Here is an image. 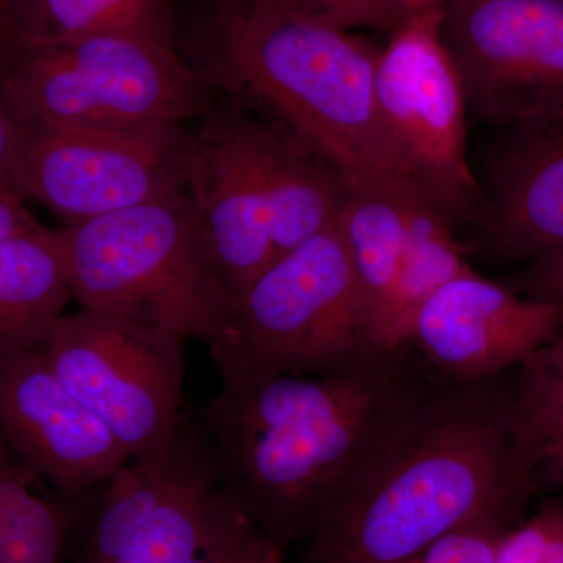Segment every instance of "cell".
<instances>
[{
  "label": "cell",
  "instance_id": "24",
  "mask_svg": "<svg viewBox=\"0 0 563 563\" xmlns=\"http://www.w3.org/2000/svg\"><path fill=\"white\" fill-rule=\"evenodd\" d=\"M282 3L306 11L312 16L344 29H373L391 33L398 29L399 20L391 0H279Z\"/></svg>",
  "mask_w": 563,
  "mask_h": 563
},
{
  "label": "cell",
  "instance_id": "25",
  "mask_svg": "<svg viewBox=\"0 0 563 563\" xmlns=\"http://www.w3.org/2000/svg\"><path fill=\"white\" fill-rule=\"evenodd\" d=\"M562 520L563 507L547 504L529 520L504 533L493 563H540Z\"/></svg>",
  "mask_w": 563,
  "mask_h": 563
},
{
  "label": "cell",
  "instance_id": "18",
  "mask_svg": "<svg viewBox=\"0 0 563 563\" xmlns=\"http://www.w3.org/2000/svg\"><path fill=\"white\" fill-rule=\"evenodd\" d=\"M70 296L52 229L0 243V351H43Z\"/></svg>",
  "mask_w": 563,
  "mask_h": 563
},
{
  "label": "cell",
  "instance_id": "9",
  "mask_svg": "<svg viewBox=\"0 0 563 563\" xmlns=\"http://www.w3.org/2000/svg\"><path fill=\"white\" fill-rule=\"evenodd\" d=\"M185 342L158 325L81 307L63 314L41 354L132 461H147L168 450L185 412Z\"/></svg>",
  "mask_w": 563,
  "mask_h": 563
},
{
  "label": "cell",
  "instance_id": "32",
  "mask_svg": "<svg viewBox=\"0 0 563 563\" xmlns=\"http://www.w3.org/2000/svg\"><path fill=\"white\" fill-rule=\"evenodd\" d=\"M547 465L553 470L555 476H558L559 479H561L563 483V455H561V457L554 459V461H551L550 463H547Z\"/></svg>",
  "mask_w": 563,
  "mask_h": 563
},
{
  "label": "cell",
  "instance_id": "8",
  "mask_svg": "<svg viewBox=\"0 0 563 563\" xmlns=\"http://www.w3.org/2000/svg\"><path fill=\"white\" fill-rule=\"evenodd\" d=\"M440 14H418L390 33L377 54L376 101L407 181L457 231L473 224L483 191L468 161V102Z\"/></svg>",
  "mask_w": 563,
  "mask_h": 563
},
{
  "label": "cell",
  "instance_id": "17",
  "mask_svg": "<svg viewBox=\"0 0 563 563\" xmlns=\"http://www.w3.org/2000/svg\"><path fill=\"white\" fill-rule=\"evenodd\" d=\"M410 195L418 192L390 185H350L336 220L368 306L376 347H388L393 301L406 251Z\"/></svg>",
  "mask_w": 563,
  "mask_h": 563
},
{
  "label": "cell",
  "instance_id": "22",
  "mask_svg": "<svg viewBox=\"0 0 563 563\" xmlns=\"http://www.w3.org/2000/svg\"><path fill=\"white\" fill-rule=\"evenodd\" d=\"M515 422L537 466L563 455V324L512 376Z\"/></svg>",
  "mask_w": 563,
  "mask_h": 563
},
{
  "label": "cell",
  "instance_id": "11",
  "mask_svg": "<svg viewBox=\"0 0 563 563\" xmlns=\"http://www.w3.org/2000/svg\"><path fill=\"white\" fill-rule=\"evenodd\" d=\"M440 35L468 111L506 129L563 107V0H448Z\"/></svg>",
  "mask_w": 563,
  "mask_h": 563
},
{
  "label": "cell",
  "instance_id": "1",
  "mask_svg": "<svg viewBox=\"0 0 563 563\" xmlns=\"http://www.w3.org/2000/svg\"><path fill=\"white\" fill-rule=\"evenodd\" d=\"M442 379L412 344L376 347L331 373L222 379L199 420L222 487L284 550L354 495Z\"/></svg>",
  "mask_w": 563,
  "mask_h": 563
},
{
  "label": "cell",
  "instance_id": "27",
  "mask_svg": "<svg viewBox=\"0 0 563 563\" xmlns=\"http://www.w3.org/2000/svg\"><path fill=\"white\" fill-rule=\"evenodd\" d=\"M40 225L25 207L24 199L5 185H0V243L21 233L35 231Z\"/></svg>",
  "mask_w": 563,
  "mask_h": 563
},
{
  "label": "cell",
  "instance_id": "23",
  "mask_svg": "<svg viewBox=\"0 0 563 563\" xmlns=\"http://www.w3.org/2000/svg\"><path fill=\"white\" fill-rule=\"evenodd\" d=\"M521 521L490 518L446 533L401 563H493L499 539Z\"/></svg>",
  "mask_w": 563,
  "mask_h": 563
},
{
  "label": "cell",
  "instance_id": "30",
  "mask_svg": "<svg viewBox=\"0 0 563 563\" xmlns=\"http://www.w3.org/2000/svg\"><path fill=\"white\" fill-rule=\"evenodd\" d=\"M448 0H391L393 9L398 16L399 24L418 16V14L429 13V11H439L443 9Z\"/></svg>",
  "mask_w": 563,
  "mask_h": 563
},
{
  "label": "cell",
  "instance_id": "33",
  "mask_svg": "<svg viewBox=\"0 0 563 563\" xmlns=\"http://www.w3.org/2000/svg\"><path fill=\"white\" fill-rule=\"evenodd\" d=\"M3 0H0V7H2Z\"/></svg>",
  "mask_w": 563,
  "mask_h": 563
},
{
  "label": "cell",
  "instance_id": "13",
  "mask_svg": "<svg viewBox=\"0 0 563 563\" xmlns=\"http://www.w3.org/2000/svg\"><path fill=\"white\" fill-rule=\"evenodd\" d=\"M0 432L70 501H84L132 461L38 351H0Z\"/></svg>",
  "mask_w": 563,
  "mask_h": 563
},
{
  "label": "cell",
  "instance_id": "2",
  "mask_svg": "<svg viewBox=\"0 0 563 563\" xmlns=\"http://www.w3.org/2000/svg\"><path fill=\"white\" fill-rule=\"evenodd\" d=\"M537 468L517 431L512 376L443 377L307 539L303 563H401L477 521H523Z\"/></svg>",
  "mask_w": 563,
  "mask_h": 563
},
{
  "label": "cell",
  "instance_id": "10",
  "mask_svg": "<svg viewBox=\"0 0 563 563\" xmlns=\"http://www.w3.org/2000/svg\"><path fill=\"white\" fill-rule=\"evenodd\" d=\"M14 187L63 222L181 195L191 131L185 124L128 131L20 128Z\"/></svg>",
  "mask_w": 563,
  "mask_h": 563
},
{
  "label": "cell",
  "instance_id": "28",
  "mask_svg": "<svg viewBox=\"0 0 563 563\" xmlns=\"http://www.w3.org/2000/svg\"><path fill=\"white\" fill-rule=\"evenodd\" d=\"M16 147V125L11 121L9 111L0 101V185H5V187L11 188L13 191H16V187H14Z\"/></svg>",
  "mask_w": 563,
  "mask_h": 563
},
{
  "label": "cell",
  "instance_id": "19",
  "mask_svg": "<svg viewBox=\"0 0 563 563\" xmlns=\"http://www.w3.org/2000/svg\"><path fill=\"white\" fill-rule=\"evenodd\" d=\"M85 499L52 488L0 432V563H69Z\"/></svg>",
  "mask_w": 563,
  "mask_h": 563
},
{
  "label": "cell",
  "instance_id": "6",
  "mask_svg": "<svg viewBox=\"0 0 563 563\" xmlns=\"http://www.w3.org/2000/svg\"><path fill=\"white\" fill-rule=\"evenodd\" d=\"M376 350L372 318L335 224L280 255L235 303L221 379L322 374Z\"/></svg>",
  "mask_w": 563,
  "mask_h": 563
},
{
  "label": "cell",
  "instance_id": "31",
  "mask_svg": "<svg viewBox=\"0 0 563 563\" xmlns=\"http://www.w3.org/2000/svg\"><path fill=\"white\" fill-rule=\"evenodd\" d=\"M540 563H563V520Z\"/></svg>",
  "mask_w": 563,
  "mask_h": 563
},
{
  "label": "cell",
  "instance_id": "14",
  "mask_svg": "<svg viewBox=\"0 0 563 563\" xmlns=\"http://www.w3.org/2000/svg\"><path fill=\"white\" fill-rule=\"evenodd\" d=\"M561 325L558 307L473 272L422 303L406 343L440 376L479 380L518 368Z\"/></svg>",
  "mask_w": 563,
  "mask_h": 563
},
{
  "label": "cell",
  "instance_id": "4",
  "mask_svg": "<svg viewBox=\"0 0 563 563\" xmlns=\"http://www.w3.org/2000/svg\"><path fill=\"white\" fill-rule=\"evenodd\" d=\"M84 309L231 346L235 299L214 272L187 192L52 229Z\"/></svg>",
  "mask_w": 563,
  "mask_h": 563
},
{
  "label": "cell",
  "instance_id": "29",
  "mask_svg": "<svg viewBox=\"0 0 563 563\" xmlns=\"http://www.w3.org/2000/svg\"><path fill=\"white\" fill-rule=\"evenodd\" d=\"M240 563H284V550L255 529Z\"/></svg>",
  "mask_w": 563,
  "mask_h": 563
},
{
  "label": "cell",
  "instance_id": "20",
  "mask_svg": "<svg viewBox=\"0 0 563 563\" xmlns=\"http://www.w3.org/2000/svg\"><path fill=\"white\" fill-rule=\"evenodd\" d=\"M0 29L43 44L111 35L177 44L173 0H3Z\"/></svg>",
  "mask_w": 563,
  "mask_h": 563
},
{
  "label": "cell",
  "instance_id": "15",
  "mask_svg": "<svg viewBox=\"0 0 563 563\" xmlns=\"http://www.w3.org/2000/svg\"><path fill=\"white\" fill-rule=\"evenodd\" d=\"M503 131L473 221L477 251L528 263L563 247V107Z\"/></svg>",
  "mask_w": 563,
  "mask_h": 563
},
{
  "label": "cell",
  "instance_id": "3",
  "mask_svg": "<svg viewBox=\"0 0 563 563\" xmlns=\"http://www.w3.org/2000/svg\"><path fill=\"white\" fill-rule=\"evenodd\" d=\"M177 47L214 91L266 111L347 185L415 191L380 122L369 41L279 0H209Z\"/></svg>",
  "mask_w": 563,
  "mask_h": 563
},
{
  "label": "cell",
  "instance_id": "26",
  "mask_svg": "<svg viewBox=\"0 0 563 563\" xmlns=\"http://www.w3.org/2000/svg\"><path fill=\"white\" fill-rule=\"evenodd\" d=\"M506 285L526 298L558 307L563 324V247L526 263Z\"/></svg>",
  "mask_w": 563,
  "mask_h": 563
},
{
  "label": "cell",
  "instance_id": "7",
  "mask_svg": "<svg viewBox=\"0 0 563 563\" xmlns=\"http://www.w3.org/2000/svg\"><path fill=\"white\" fill-rule=\"evenodd\" d=\"M255 529L222 487L199 413L188 412L168 493L147 466L114 473L88 499L69 563H240Z\"/></svg>",
  "mask_w": 563,
  "mask_h": 563
},
{
  "label": "cell",
  "instance_id": "5",
  "mask_svg": "<svg viewBox=\"0 0 563 563\" xmlns=\"http://www.w3.org/2000/svg\"><path fill=\"white\" fill-rule=\"evenodd\" d=\"M214 92L174 43L111 35L43 44L0 29V101L20 128L187 124Z\"/></svg>",
  "mask_w": 563,
  "mask_h": 563
},
{
  "label": "cell",
  "instance_id": "16",
  "mask_svg": "<svg viewBox=\"0 0 563 563\" xmlns=\"http://www.w3.org/2000/svg\"><path fill=\"white\" fill-rule=\"evenodd\" d=\"M251 143L280 257L335 224L350 185L287 132L254 114Z\"/></svg>",
  "mask_w": 563,
  "mask_h": 563
},
{
  "label": "cell",
  "instance_id": "21",
  "mask_svg": "<svg viewBox=\"0 0 563 563\" xmlns=\"http://www.w3.org/2000/svg\"><path fill=\"white\" fill-rule=\"evenodd\" d=\"M473 273L455 229L432 203L407 198V240L393 301L388 347L407 342L415 314L448 282Z\"/></svg>",
  "mask_w": 563,
  "mask_h": 563
},
{
  "label": "cell",
  "instance_id": "12",
  "mask_svg": "<svg viewBox=\"0 0 563 563\" xmlns=\"http://www.w3.org/2000/svg\"><path fill=\"white\" fill-rule=\"evenodd\" d=\"M250 107L214 92L191 131L187 192L203 250L232 298L276 261Z\"/></svg>",
  "mask_w": 563,
  "mask_h": 563
}]
</instances>
